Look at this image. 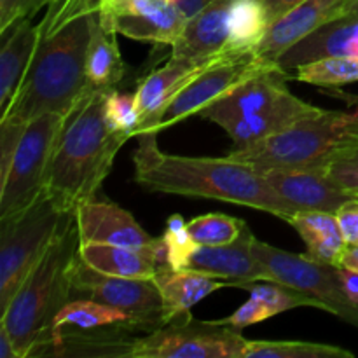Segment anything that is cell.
Instances as JSON below:
<instances>
[{
    "label": "cell",
    "mask_w": 358,
    "mask_h": 358,
    "mask_svg": "<svg viewBox=\"0 0 358 358\" xmlns=\"http://www.w3.org/2000/svg\"><path fill=\"white\" fill-rule=\"evenodd\" d=\"M98 0H52L20 90L0 121L27 124L48 112L66 114L87 90L86 56Z\"/></svg>",
    "instance_id": "obj_1"
},
{
    "label": "cell",
    "mask_w": 358,
    "mask_h": 358,
    "mask_svg": "<svg viewBox=\"0 0 358 358\" xmlns=\"http://www.w3.org/2000/svg\"><path fill=\"white\" fill-rule=\"evenodd\" d=\"M156 133L136 136L135 182L150 192L206 198L250 206L289 222L296 210L266 182L261 171L229 157H189L159 150Z\"/></svg>",
    "instance_id": "obj_2"
},
{
    "label": "cell",
    "mask_w": 358,
    "mask_h": 358,
    "mask_svg": "<svg viewBox=\"0 0 358 358\" xmlns=\"http://www.w3.org/2000/svg\"><path fill=\"white\" fill-rule=\"evenodd\" d=\"M110 90L86 93L66 112L45 175V196L62 212H76L80 203L96 198L128 136L119 135L105 117Z\"/></svg>",
    "instance_id": "obj_3"
},
{
    "label": "cell",
    "mask_w": 358,
    "mask_h": 358,
    "mask_svg": "<svg viewBox=\"0 0 358 358\" xmlns=\"http://www.w3.org/2000/svg\"><path fill=\"white\" fill-rule=\"evenodd\" d=\"M79 245L76 212H72L37 266L0 311V325L13 339L20 358L35 355L52 318L70 301V280Z\"/></svg>",
    "instance_id": "obj_4"
},
{
    "label": "cell",
    "mask_w": 358,
    "mask_h": 358,
    "mask_svg": "<svg viewBox=\"0 0 358 358\" xmlns=\"http://www.w3.org/2000/svg\"><path fill=\"white\" fill-rule=\"evenodd\" d=\"M346 133L345 112L317 107L283 131L250 145L234 147L226 157L257 171L324 166Z\"/></svg>",
    "instance_id": "obj_5"
},
{
    "label": "cell",
    "mask_w": 358,
    "mask_h": 358,
    "mask_svg": "<svg viewBox=\"0 0 358 358\" xmlns=\"http://www.w3.org/2000/svg\"><path fill=\"white\" fill-rule=\"evenodd\" d=\"M69 213L42 194L28 210L0 220V311L41 261Z\"/></svg>",
    "instance_id": "obj_6"
},
{
    "label": "cell",
    "mask_w": 358,
    "mask_h": 358,
    "mask_svg": "<svg viewBox=\"0 0 358 358\" xmlns=\"http://www.w3.org/2000/svg\"><path fill=\"white\" fill-rule=\"evenodd\" d=\"M65 115L48 112L27 124L9 168L0 177V220L24 212L45 194V175Z\"/></svg>",
    "instance_id": "obj_7"
},
{
    "label": "cell",
    "mask_w": 358,
    "mask_h": 358,
    "mask_svg": "<svg viewBox=\"0 0 358 358\" xmlns=\"http://www.w3.org/2000/svg\"><path fill=\"white\" fill-rule=\"evenodd\" d=\"M247 343L238 329L185 315L133 338L128 358H243Z\"/></svg>",
    "instance_id": "obj_8"
},
{
    "label": "cell",
    "mask_w": 358,
    "mask_h": 358,
    "mask_svg": "<svg viewBox=\"0 0 358 358\" xmlns=\"http://www.w3.org/2000/svg\"><path fill=\"white\" fill-rule=\"evenodd\" d=\"M252 250L266 271V278L313 297L325 311L358 329V310L343 290L339 266L322 264L308 254H292L254 238Z\"/></svg>",
    "instance_id": "obj_9"
},
{
    "label": "cell",
    "mask_w": 358,
    "mask_h": 358,
    "mask_svg": "<svg viewBox=\"0 0 358 358\" xmlns=\"http://www.w3.org/2000/svg\"><path fill=\"white\" fill-rule=\"evenodd\" d=\"M90 299L124 311L150 331L164 325L163 299L154 278L105 275L77 257L70 280V301Z\"/></svg>",
    "instance_id": "obj_10"
},
{
    "label": "cell",
    "mask_w": 358,
    "mask_h": 358,
    "mask_svg": "<svg viewBox=\"0 0 358 358\" xmlns=\"http://www.w3.org/2000/svg\"><path fill=\"white\" fill-rule=\"evenodd\" d=\"M275 66H278V63L257 58L254 51L240 52V55L220 59L215 65L199 73L170 101L161 117L159 131L191 115L199 114L206 107L220 100L224 94L229 93L238 84Z\"/></svg>",
    "instance_id": "obj_11"
},
{
    "label": "cell",
    "mask_w": 358,
    "mask_h": 358,
    "mask_svg": "<svg viewBox=\"0 0 358 358\" xmlns=\"http://www.w3.org/2000/svg\"><path fill=\"white\" fill-rule=\"evenodd\" d=\"M240 55V52H238ZM233 56V52L210 56V58H173L161 69L154 70L140 83L136 94L138 107V126L135 138L145 133H159V122L170 101L187 86L191 80L220 59Z\"/></svg>",
    "instance_id": "obj_12"
},
{
    "label": "cell",
    "mask_w": 358,
    "mask_h": 358,
    "mask_svg": "<svg viewBox=\"0 0 358 358\" xmlns=\"http://www.w3.org/2000/svg\"><path fill=\"white\" fill-rule=\"evenodd\" d=\"M346 14H350V0H303L269 24L254 49L255 56L278 63L292 45Z\"/></svg>",
    "instance_id": "obj_13"
},
{
    "label": "cell",
    "mask_w": 358,
    "mask_h": 358,
    "mask_svg": "<svg viewBox=\"0 0 358 358\" xmlns=\"http://www.w3.org/2000/svg\"><path fill=\"white\" fill-rule=\"evenodd\" d=\"M76 224L80 243L117 245L145 250L156 238L150 236L128 210L115 203L93 198L76 208Z\"/></svg>",
    "instance_id": "obj_14"
},
{
    "label": "cell",
    "mask_w": 358,
    "mask_h": 358,
    "mask_svg": "<svg viewBox=\"0 0 358 358\" xmlns=\"http://www.w3.org/2000/svg\"><path fill=\"white\" fill-rule=\"evenodd\" d=\"M269 185L296 212L320 210L336 213L346 201L357 198L329 178L324 166L296 168V170L261 171Z\"/></svg>",
    "instance_id": "obj_15"
},
{
    "label": "cell",
    "mask_w": 358,
    "mask_h": 358,
    "mask_svg": "<svg viewBox=\"0 0 358 358\" xmlns=\"http://www.w3.org/2000/svg\"><path fill=\"white\" fill-rule=\"evenodd\" d=\"M289 79H294V73L287 72L280 65L266 70L238 84L220 100L199 112V115L222 128L226 122L247 117L262 108L271 107L275 101L289 93V87H287Z\"/></svg>",
    "instance_id": "obj_16"
},
{
    "label": "cell",
    "mask_w": 358,
    "mask_h": 358,
    "mask_svg": "<svg viewBox=\"0 0 358 358\" xmlns=\"http://www.w3.org/2000/svg\"><path fill=\"white\" fill-rule=\"evenodd\" d=\"M254 233L245 226L236 241L219 247H198L189 257L184 269L203 273L212 278L227 280L229 287L245 282H259L266 278V271L252 250Z\"/></svg>",
    "instance_id": "obj_17"
},
{
    "label": "cell",
    "mask_w": 358,
    "mask_h": 358,
    "mask_svg": "<svg viewBox=\"0 0 358 358\" xmlns=\"http://www.w3.org/2000/svg\"><path fill=\"white\" fill-rule=\"evenodd\" d=\"M231 0H208L189 16L184 31L171 45L173 58H210L231 52L227 44V10ZM238 55V52H233Z\"/></svg>",
    "instance_id": "obj_18"
},
{
    "label": "cell",
    "mask_w": 358,
    "mask_h": 358,
    "mask_svg": "<svg viewBox=\"0 0 358 358\" xmlns=\"http://www.w3.org/2000/svg\"><path fill=\"white\" fill-rule=\"evenodd\" d=\"M325 56H358V14H346L331 21L292 45L278 65L292 72L299 65L325 58Z\"/></svg>",
    "instance_id": "obj_19"
},
{
    "label": "cell",
    "mask_w": 358,
    "mask_h": 358,
    "mask_svg": "<svg viewBox=\"0 0 358 358\" xmlns=\"http://www.w3.org/2000/svg\"><path fill=\"white\" fill-rule=\"evenodd\" d=\"M154 280L159 287L163 299L164 324L191 315V308L199 301L217 290L229 287L227 280L219 282L217 278L192 269H173L170 266H159Z\"/></svg>",
    "instance_id": "obj_20"
},
{
    "label": "cell",
    "mask_w": 358,
    "mask_h": 358,
    "mask_svg": "<svg viewBox=\"0 0 358 358\" xmlns=\"http://www.w3.org/2000/svg\"><path fill=\"white\" fill-rule=\"evenodd\" d=\"M313 110H317L315 105L306 103L289 91L285 96L275 101L271 107L262 108V110L247 115V117L226 122L222 128L231 136L234 147H245L283 131Z\"/></svg>",
    "instance_id": "obj_21"
},
{
    "label": "cell",
    "mask_w": 358,
    "mask_h": 358,
    "mask_svg": "<svg viewBox=\"0 0 358 358\" xmlns=\"http://www.w3.org/2000/svg\"><path fill=\"white\" fill-rule=\"evenodd\" d=\"M0 37H2V48H0V117H2L23 83L37 45L38 27L31 24L30 17H23L2 31Z\"/></svg>",
    "instance_id": "obj_22"
},
{
    "label": "cell",
    "mask_w": 358,
    "mask_h": 358,
    "mask_svg": "<svg viewBox=\"0 0 358 358\" xmlns=\"http://www.w3.org/2000/svg\"><path fill=\"white\" fill-rule=\"evenodd\" d=\"M187 20L189 16L182 10V7L166 2L163 7L150 13L100 20V23L107 30L126 35L133 41L173 45L184 31Z\"/></svg>",
    "instance_id": "obj_23"
},
{
    "label": "cell",
    "mask_w": 358,
    "mask_h": 358,
    "mask_svg": "<svg viewBox=\"0 0 358 358\" xmlns=\"http://www.w3.org/2000/svg\"><path fill=\"white\" fill-rule=\"evenodd\" d=\"M306 245V254L322 264L339 266L346 240L343 236L338 215L320 210L296 212L289 220Z\"/></svg>",
    "instance_id": "obj_24"
},
{
    "label": "cell",
    "mask_w": 358,
    "mask_h": 358,
    "mask_svg": "<svg viewBox=\"0 0 358 358\" xmlns=\"http://www.w3.org/2000/svg\"><path fill=\"white\" fill-rule=\"evenodd\" d=\"M154 245V243H152ZM79 255L96 271L122 278H154L157 261L152 247L145 250L117 247V245L80 243Z\"/></svg>",
    "instance_id": "obj_25"
},
{
    "label": "cell",
    "mask_w": 358,
    "mask_h": 358,
    "mask_svg": "<svg viewBox=\"0 0 358 358\" xmlns=\"http://www.w3.org/2000/svg\"><path fill=\"white\" fill-rule=\"evenodd\" d=\"M115 31L107 30L94 16L91 24L90 48L86 56L87 86L94 90H114L126 73V65L119 51Z\"/></svg>",
    "instance_id": "obj_26"
},
{
    "label": "cell",
    "mask_w": 358,
    "mask_h": 358,
    "mask_svg": "<svg viewBox=\"0 0 358 358\" xmlns=\"http://www.w3.org/2000/svg\"><path fill=\"white\" fill-rule=\"evenodd\" d=\"M271 24L262 0H231L227 10V44L231 52L254 51Z\"/></svg>",
    "instance_id": "obj_27"
},
{
    "label": "cell",
    "mask_w": 358,
    "mask_h": 358,
    "mask_svg": "<svg viewBox=\"0 0 358 358\" xmlns=\"http://www.w3.org/2000/svg\"><path fill=\"white\" fill-rule=\"evenodd\" d=\"M294 79L320 87L358 83V56H325L296 69Z\"/></svg>",
    "instance_id": "obj_28"
},
{
    "label": "cell",
    "mask_w": 358,
    "mask_h": 358,
    "mask_svg": "<svg viewBox=\"0 0 358 358\" xmlns=\"http://www.w3.org/2000/svg\"><path fill=\"white\" fill-rule=\"evenodd\" d=\"M243 358H355L350 350L306 341H248Z\"/></svg>",
    "instance_id": "obj_29"
},
{
    "label": "cell",
    "mask_w": 358,
    "mask_h": 358,
    "mask_svg": "<svg viewBox=\"0 0 358 358\" xmlns=\"http://www.w3.org/2000/svg\"><path fill=\"white\" fill-rule=\"evenodd\" d=\"M247 222L226 213H205L187 222L192 240L199 247H219L236 241L243 233Z\"/></svg>",
    "instance_id": "obj_30"
},
{
    "label": "cell",
    "mask_w": 358,
    "mask_h": 358,
    "mask_svg": "<svg viewBox=\"0 0 358 358\" xmlns=\"http://www.w3.org/2000/svg\"><path fill=\"white\" fill-rule=\"evenodd\" d=\"M336 185L358 196V131H348L324 164Z\"/></svg>",
    "instance_id": "obj_31"
},
{
    "label": "cell",
    "mask_w": 358,
    "mask_h": 358,
    "mask_svg": "<svg viewBox=\"0 0 358 358\" xmlns=\"http://www.w3.org/2000/svg\"><path fill=\"white\" fill-rule=\"evenodd\" d=\"M105 117L108 126L119 135L131 138L138 126V107H136L135 93H119L110 90L105 100Z\"/></svg>",
    "instance_id": "obj_32"
},
{
    "label": "cell",
    "mask_w": 358,
    "mask_h": 358,
    "mask_svg": "<svg viewBox=\"0 0 358 358\" xmlns=\"http://www.w3.org/2000/svg\"><path fill=\"white\" fill-rule=\"evenodd\" d=\"M163 240L166 245L168 266L173 269H184L192 252L199 247L189 233L187 222L178 213H173L166 219Z\"/></svg>",
    "instance_id": "obj_33"
},
{
    "label": "cell",
    "mask_w": 358,
    "mask_h": 358,
    "mask_svg": "<svg viewBox=\"0 0 358 358\" xmlns=\"http://www.w3.org/2000/svg\"><path fill=\"white\" fill-rule=\"evenodd\" d=\"M51 2L52 0H0V34L16 21L31 17L38 9Z\"/></svg>",
    "instance_id": "obj_34"
},
{
    "label": "cell",
    "mask_w": 358,
    "mask_h": 358,
    "mask_svg": "<svg viewBox=\"0 0 358 358\" xmlns=\"http://www.w3.org/2000/svg\"><path fill=\"white\" fill-rule=\"evenodd\" d=\"M341 226L343 236L348 245H358V196L346 201L341 208L336 212Z\"/></svg>",
    "instance_id": "obj_35"
},
{
    "label": "cell",
    "mask_w": 358,
    "mask_h": 358,
    "mask_svg": "<svg viewBox=\"0 0 358 358\" xmlns=\"http://www.w3.org/2000/svg\"><path fill=\"white\" fill-rule=\"evenodd\" d=\"M322 93L325 96H331L345 103V124L348 131H358V94L346 93L339 87H322Z\"/></svg>",
    "instance_id": "obj_36"
},
{
    "label": "cell",
    "mask_w": 358,
    "mask_h": 358,
    "mask_svg": "<svg viewBox=\"0 0 358 358\" xmlns=\"http://www.w3.org/2000/svg\"><path fill=\"white\" fill-rule=\"evenodd\" d=\"M266 6V10H268L269 21H275L276 17H280L282 14H285L287 10L292 9L294 6H297L303 0H262Z\"/></svg>",
    "instance_id": "obj_37"
},
{
    "label": "cell",
    "mask_w": 358,
    "mask_h": 358,
    "mask_svg": "<svg viewBox=\"0 0 358 358\" xmlns=\"http://www.w3.org/2000/svg\"><path fill=\"white\" fill-rule=\"evenodd\" d=\"M339 268H346L350 271L358 273V245H346L341 259H339Z\"/></svg>",
    "instance_id": "obj_38"
},
{
    "label": "cell",
    "mask_w": 358,
    "mask_h": 358,
    "mask_svg": "<svg viewBox=\"0 0 358 358\" xmlns=\"http://www.w3.org/2000/svg\"><path fill=\"white\" fill-rule=\"evenodd\" d=\"M0 358H20L16 348H14L13 339L2 325H0Z\"/></svg>",
    "instance_id": "obj_39"
},
{
    "label": "cell",
    "mask_w": 358,
    "mask_h": 358,
    "mask_svg": "<svg viewBox=\"0 0 358 358\" xmlns=\"http://www.w3.org/2000/svg\"><path fill=\"white\" fill-rule=\"evenodd\" d=\"M350 14H358V0H350Z\"/></svg>",
    "instance_id": "obj_40"
},
{
    "label": "cell",
    "mask_w": 358,
    "mask_h": 358,
    "mask_svg": "<svg viewBox=\"0 0 358 358\" xmlns=\"http://www.w3.org/2000/svg\"><path fill=\"white\" fill-rule=\"evenodd\" d=\"M166 2H170V3H173V6H178V7H180V3L184 2V0H166Z\"/></svg>",
    "instance_id": "obj_41"
},
{
    "label": "cell",
    "mask_w": 358,
    "mask_h": 358,
    "mask_svg": "<svg viewBox=\"0 0 358 358\" xmlns=\"http://www.w3.org/2000/svg\"><path fill=\"white\" fill-rule=\"evenodd\" d=\"M206 2H208V0H206Z\"/></svg>",
    "instance_id": "obj_42"
}]
</instances>
